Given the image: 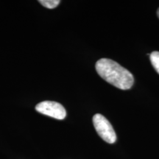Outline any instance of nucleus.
<instances>
[{
	"label": "nucleus",
	"mask_w": 159,
	"mask_h": 159,
	"mask_svg": "<svg viewBox=\"0 0 159 159\" xmlns=\"http://www.w3.org/2000/svg\"><path fill=\"white\" fill-rule=\"evenodd\" d=\"M157 15H158V17L159 18V8L158 9V11H157Z\"/></svg>",
	"instance_id": "obj_6"
},
{
	"label": "nucleus",
	"mask_w": 159,
	"mask_h": 159,
	"mask_svg": "<svg viewBox=\"0 0 159 159\" xmlns=\"http://www.w3.org/2000/svg\"><path fill=\"white\" fill-rule=\"evenodd\" d=\"M35 110L46 116L62 120L66 116V111L62 105L53 101H43L35 106Z\"/></svg>",
	"instance_id": "obj_3"
},
{
	"label": "nucleus",
	"mask_w": 159,
	"mask_h": 159,
	"mask_svg": "<svg viewBox=\"0 0 159 159\" xmlns=\"http://www.w3.org/2000/svg\"><path fill=\"white\" fill-rule=\"evenodd\" d=\"M39 3H41L45 7L49 9L55 8L59 5L61 1L60 0H39Z\"/></svg>",
	"instance_id": "obj_5"
},
{
	"label": "nucleus",
	"mask_w": 159,
	"mask_h": 159,
	"mask_svg": "<svg viewBox=\"0 0 159 159\" xmlns=\"http://www.w3.org/2000/svg\"><path fill=\"white\" fill-rule=\"evenodd\" d=\"M95 66L99 76L116 88L128 90L134 85L133 75L114 61L102 58L97 61Z\"/></svg>",
	"instance_id": "obj_1"
},
{
	"label": "nucleus",
	"mask_w": 159,
	"mask_h": 159,
	"mask_svg": "<svg viewBox=\"0 0 159 159\" xmlns=\"http://www.w3.org/2000/svg\"><path fill=\"white\" fill-rule=\"evenodd\" d=\"M150 58L152 66L159 74V52H152L150 54Z\"/></svg>",
	"instance_id": "obj_4"
},
{
	"label": "nucleus",
	"mask_w": 159,
	"mask_h": 159,
	"mask_svg": "<svg viewBox=\"0 0 159 159\" xmlns=\"http://www.w3.org/2000/svg\"><path fill=\"white\" fill-rule=\"evenodd\" d=\"M93 124L97 133L105 142L114 144L116 140V133L108 120L102 114H97L93 116Z\"/></svg>",
	"instance_id": "obj_2"
}]
</instances>
